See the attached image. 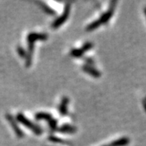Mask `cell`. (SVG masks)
Listing matches in <instances>:
<instances>
[{
	"mask_svg": "<svg viewBox=\"0 0 146 146\" xmlns=\"http://www.w3.org/2000/svg\"><path fill=\"white\" fill-rule=\"evenodd\" d=\"M92 46H93V44H92V42H86V43H85V44L82 46V47H81V49L84 51V52H87V51L90 50V49H91V48H92Z\"/></svg>",
	"mask_w": 146,
	"mask_h": 146,
	"instance_id": "cell-15",
	"label": "cell"
},
{
	"mask_svg": "<svg viewBox=\"0 0 146 146\" xmlns=\"http://www.w3.org/2000/svg\"><path fill=\"white\" fill-rule=\"evenodd\" d=\"M69 12H70V2H67L65 5L64 13L62 15H60L57 19H55L53 23H52V28L53 29H58L60 25H62L66 21L69 15Z\"/></svg>",
	"mask_w": 146,
	"mask_h": 146,
	"instance_id": "cell-2",
	"label": "cell"
},
{
	"mask_svg": "<svg viewBox=\"0 0 146 146\" xmlns=\"http://www.w3.org/2000/svg\"><path fill=\"white\" fill-rule=\"evenodd\" d=\"M102 146H109V145H102Z\"/></svg>",
	"mask_w": 146,
	"mask_h": 146,
	"instance_id": "cell-18",
	"label": "cell"
},
{
	"mask_svg": "<svg viewBox=\"0 0 146 146\" xmlns=\"http://www.w3.org/2000/svg\"><path fill=\"white\" fill-rule=\"evenodd\" d=\"M38 4L40 5V6L41 8H42V9L45 12H46V14H49V15H55L56 12L54 11V10L52 9V8H50L49 6H48L45 3V2H38Z\"/></svg>",
	"mask_w": 146,
	"mask_h": 146,
	"instance_id": "cell-10",
	"label": "cell"
},
{
	"mask_svg": "<svg viewBox=\"0 0 146 146\" xmlns=\"http://www.w3.org/2000/svg\"><path fill=\"white\" fill-rule=\"evenodd\" d=\"M17 52L19 55L22 57V58H25V57H26V54H27L25 53V49L23 47H21V46H18L17 47Z\"/></svg>",
	"mask_w": 146,
	"mask_h": 146,
	"instance_id": "cell-16",
	"label": "cell"
},
{
	"mask_svg": "<svg viewBox=\"0 0 146 146\" xmlns=\"http://www.w3.org/2000/svg\"><path fill=\"white\" fill-rule=\"evenodd\" d=\"M17 121H19L21 124H23L24 126L28 127L29 129L31 130L33 132L35 133L36 135H40L42 133V129L40 127H38L37 125L34 124L32 121H31L28 118H26L25 115L22 113H19L17 115Z\"/></svg>",
	"mask_w": 146,
	"mask_h": 146,
	"instance_id": "cell-1",
	"label": "cell"
},
{
	"mask_svg": "<svg viewBox=\"0 0 146 146\" xmlns=\"http://www.w3.org/2000/svg\"><path fill=\"white\" fill-rule=\"evenodd\" d=\"M48 38V36L46 34H42V33H36L32 32L30 33L28 35L27 40L28 42H34L36 40H46Z\"/></svg>",
	"mask_w": 146,
	"mask_h": 146,
	"instance_id": "cell-3",
	"label": "cell"
},
{
	"mask_svg": "<svg viewBox=\"0 0 146 146\" xmlns=\"http://www.w3.org/2000/svg\"><path fill=\"white\" fill-rule=\"evenodd\" d=\"M101 25H102V23L99 21V19H98V20H95V21H93L92 23H91L90 24H89L87 26V29H87V31H93V30H95L96 29L99 27Z\"/></svg>",
	"mask_w": 146,
	"mask_h": 146,
	"instance_id": "cell-11",
	"label": "cell"
},
{
	"mask_svg": "<svg viewBox=\"0 0 146 146\" xmlns=\"http://www.w3.org/2000/svg\"><path fill=\"white\" fill-rule=\"evenodd\" d=\"M85 60L87 62V64H88L87 65L91 66V65H92V64H94V60H92V58H85Z\"/></svg>",
	"mask_w": 146,
	"mask_h": 146,
	"instance_id": "cell-17",
	"label": "cell"
},
{
	"mask_svg": "<svg viewBox=\"0 0 146 146\" xmlns=\"http://www.w3.org/2000/svg\"><path fill=\"white\" fill-rule=\"evenodd\" d=\"M7 119H8V121L10 122V124L11 125V127H13V129H14V132H15V133L17 134V136L19 138H22V137H23V136H24V133H23V132L22 131V130L20 128H19V127L17 125V122L15 121V120H14V119H13V117H12L11 115H7Z\"/></svg>",
	"mask_w": 146,
	"mask_h": 146,
	"instance_id": "cell-4",
	"label": "cell"
},
{
	"mask_svg": "<svg viewBox=\"0 0 146 146\" xmlns=\"http://www.w3.org/2000/svg\"><path fill=\"white\" fill-rule=\"evenodd\" d=\"M82 69L86 73L89 74V75L92 76V77L96 78H99L101 76L100 72L98 71V70H97L96 69H95V68L93 67V66H92L87 65V64L84 65L83 66Z\"/></svg>",
	"mask_w": 146,
	"mask_h": 146,
	"instance_id": "cell-5",
	"label": "cell"
},
{
	"mask_svg": "<svg viewBox=\"0 0 146 146\" xmlns=\"http://www.w3.org/2000/svg\"><path fill=\"white\" fill-rule=\"evenodd\" d=\"M48 125H49V127L52 129V131H55L57 129V125H58V121L56 119H53L52 118V119H50L49 121H48Z\"/></svg>",
	"mask_w": 146,
	"mask_h": 146,
	"instance_id": "cell-14",
	"label": "cell"
},
{
	"mask_svg": "<svg viewBox=\"0 0 146 146\" xmlns=\"http://www.w3.org/2000/svg\"><path fill=\"white\" fill-rule=\"evenodd\" d=\"M48 140L51 141V142H55V143H60V144H68L67 142H66L65 140H64V139H62L60 138H58V137H54V136H50V137H48Z\"/></svg>",
	"mask_w": 146,
	"mask_h": 146,
	"instance_id": "cell-13",
	"label": "cell"
},
{
	"mask_svg": "<svg viewBox=\"0 0 146 146\" xmlns=\"http://www.w3.org/2000/svg\"><path fill=\"white\" fill-rule=\"evenodd\" d=\"M77 131V128L72 125H62L61 127H60L58 129V131L60 133H69V134H72V133H75Z\"/></svg>",
	"mask_w": 146,
	"mask_h": 146,
	"instance_id": "cell-6",
	"label": "cell"
},
{
	"mask_svg": "<svg viewBox=\"0 0 146 146\" xmlns=\"http://www.w3.org/2000/svg\"><path fill=\"white\" fill-rule=\"evenodd\" d=\"M68 104H69V98L67 97H64L62 98L61 102L59 106V112L60 115H65L67 113Z\"/></svg>",
	"mask_w": 146,
	"mask_h": 146,
	"instance_id": "cell-7",
	"label": "cell"
},
{
	"mask_svg": "<svg viewBox=\"0 0 146 146\" xmlns=\"http://www.w3.org/2000/svg\"><path fill=\"white\" fill-rule=\"evenodd\" d=\"M129 139L127 137H123V138H120L116 139L115 141H113L109 145V146H125L128 145L129 143Z\"/></svg>",
	"mask_w": 146,
	"mask_h": 146,
	"instance_id": "cell-8",
	"label": "cell"
},
{
	"mask_svg": "<svg viewBox=\"0 0 146 146\" xmlns=\"http://www.w3.org/2000/svg\"><path fill=\"white\" fill-rule=\"evenodd\" d=\"M84 51L81 48H73L72 49L71 52H70V54L71 56L74 57V58H81L82 57L83 54H84Z\"/></svg>",
	"mask_w": 146,
	"mask_h": 146,
	"instance_id": "cell-12",
	"label": "cell"
},
{
	"mask_svg": "<svg viewBox=\"0 0 146 146\" xmlns=\"http://www.w3.org/2000/svg\"><path fill=\"white\" fill-rule=\"evenodd\" d=\"M35 118H36V119H37V120H45V121H48L50 119H52V116L50 113H48L40 112V113H36Z\"/></svg>",
	"mask_w": 146,
	"mask_h": 146,
	"instance_id": "cell-9",
	"label": "cell"
}]
</instances>
